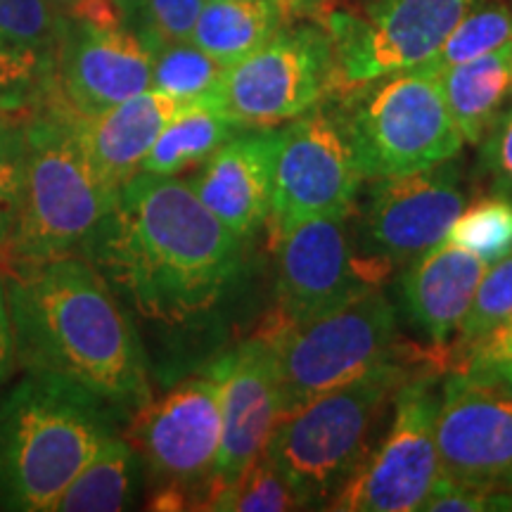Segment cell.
<instances>
[{
  "instance_id": "obj_26",
  "label": "cell",
  "mask_w": 512,
  "mask_h": 512,
  "mask_svg": "<svg viewBox=\"0 0 512 512\" xmlns=\"http://www.w3.org/2000/svg\"><path fill=\"white\" fill-rule=\"evenodd\" d=\"M226 67L192 41L164 43L150 50V88L183 105H204L214 98Z\"/></svg>"
},
{
  "instance_id": "obj_5",
  "label": "cell",
  "mask_w": 512,
  "mask_h": 512,
  "mask_svg": "<svg viewBox=\"0 0 512 512\" xmlns=\"http://www.w3.org/2000/svg\"><path fill=\"white\" fill-rule=\"evenodd\" d=\"M83 155L69 112L60 100L27 114V174L5 264H41L79 254L98 223L117 202Z\"/></svg>"
},
{
  "instance_id": "obj_31",
  "label": "cell",
  "mask_w": 512,
  "mask_h": 512,
  "mask_svg": "<svg viewBox=\"0 0 512 512\" xmlns=\"http://www.w3.org/2000/svg\"><path fill=\"white\" fill-rule=\"evenodd\" d=\"M216 512H285L299 510L290 486L266 456H261L238 482L211 498Z\"/></svg>"
},
{
  "instance_id": "obj_34",
  "label": "cell",
  "mask_w": 512,
  "mask_h": 512,
  "mask_svg": "<svg viewBox=\"0 0 512 512\" xmlns=\"http://www.w3.org/2000/svg\"><path fill=\"white\" fill-rule=\"evenodd\" d=\"M482 171L494 195L512 202V110L501 112L482 140Z\"/></svg>"
},
{
  "instance_id": "obj_6",
  "label": "cell",
  "mask_w": 512,
  "mask_h": 512,
  "mask_svg": "<svg viewBox=\"0 0 512 512\" xmlns=\"http://www.w3.org/2000/svg\"><path fill=\"white\" fill-rule=\"evenodd\" d=\"M323 102L363 181L430 169L463 147L441 76L425 64L337 88Z\"/></svg>"
},
{
  "instance_id": "obj_1",
  "label": "cell",
  "mask_w": 512,
  "mask_h": 512,
  "mask_svg": "<svg viewBox=\"0 0 512 512\" xmlns=\"http://www.w3.org/2000/svg\"><path fill=\"white\" fill-rule=\"evenodd\" d=\"M245 240L178 176L140 171L81 247V256L138 318L162 328L207 320L233 290Z\"/></svg>"
},
{
  "instance_id": "obj_12",
  "label": "cell",
  "mask_w": 512,
  "mask_h": 512,
  "mask_svg": "<svg viewBox=\"0 0 512 512\" xmlns=\"http://www.w3.org/2000/svg\"><path fill=\"white\" fill-rule=\"evenodd\" d=\"M465 207L463 166L456 157L413 174L370 181L354 226L358 256L384 280L392 268L408 266L446 240Z\"/></svg>"
},
{
  "instance_id": "obj_10",
  "label": "cell",
  "mask_w": 512,
  "mask_h": 512,
  "mask_svg": "<svg viewBox=\"0 0 512 512\" xmlns=\"http://www.w3.org/2000/svg\"><path fill=\"white\" fill-rule=\"evenodd\" d=\"M475 0H323L316 22L335 53V91L437 53Z\"/></svg>"
},
{
  "instance_id": "obj_21",
  "label": "cell",
  "mask_w": 512,
  "mask_h": 512,
  "mask_svg": "<svg viewBox=\"0 0 512 512\" xmlns=\"http://www.w3.org/2000/svg\"><path fill=\"white\" fill-rule=\"evenodd\" d=\"M486 268V261L448 238L408 264L401 283L408 318L437 351L451 347Z\"/></svg>"
},
{
  "instance_id": "obj_25",
  "label": "cell",
  "mask_w": 512,
  "mask_h": 512,
  "mask_svg": "<svg viewBox=\"0 0 512 512\" xmlns=\"http://www.w3.org/2000/svg\"><path fill=\"white\" fill-rule=\"evenodd\" d=\"M240 131L245 128L211 107L188 105L164 126L140 171L155 176H178L192 166H200Z\"/></svg>"
},
{
  "instance_id": "obj_27",
  "label": "cell",
  "mask_w": 512,
  "mask_h": 512,
  "mask_svg": "<svg viewBox=\"0 0 512 512\" xmlns=\"http://www.w3.org/2000/svg\"><path fill=\"white\" fill-rule=\"evenodd\" d=\"M512 41V10L503 0H475L458 19L451 34L427 57L425 67L444 72L448 67L470 62Z\"/></svg>"
},
{
  "instance_id": "obj_8",
  "label": "cell",
  "mask_w": 512,
  "mask_h": 512,
  "mask_svg": "<svg viewBox=\"0 0 512 512\" xmlns=\"http://www.w3.org/2000/svg\"><path fill=\"white\" fill-rule=\"evenodd\" d=\"M226 356L126 420L124 437L155 482L150 508L202 510L221 444V384Z\"/></svg>"
},
{
  "instance_id": "obj_20",
  "label": "cell",
  "mask_w": 512,
  "mask_h": 512,
  "mask_svg": "<svg viewBox=\"0 0 512 512\" xmlns=\"http://www.w3.org/2000/svg\"><path fill=\"white\" fill-rule=\"evenodd\" d=\"M183 107L188 105L147 88L93 117L67 112L74 136L95 174L119 190L140 174L157 136Z\"/></svg>"
},
{
  "instance_id": "obj_39",
  "label": "cell",
  "mask_w": 512,
  "mask_h": 512,
  "mask_svg": "<svg viewBox=\"0 0 512 512\" xmlns=\"http://www.w3.org/2000/svg\"><path fill=\"white\" fill-rule=\"evenodd\" d=\"M283 8L290 19H313L318 15L323 0H268Z\"/></svg>"
},
{
  "instance_id": "obj_36",
  "label": "cell",
  "mask_w": 512,
  "mask_h": 512,
  "mask_svg": "<svg viewBox=\"0 0 512 512\" xmlns=\"http://www.w3.org/2000/svg\"><path fill=\"white\" fill-rule=\"evenodd\" d=\"M19 373L15 354V335H12V318L8 302V278L0 266V389Z\"/></svg>"
},
{
  "instance_id": "obj_7",
  "label": "cell",
  "mask_w": 512,
  "mask_h": 512,
  "mask_svg": "<svg viewBox=\"0 0 512 512\" xmlns=\"http://www.w3.org/2000/svg\"><path fill=\"white\" fill-rule=\"evenodd\" d=\"M261 335L273 349L280 418L389 358L411 354L401 351L396 311L380 287L304 323Z\"/></svg>"
},
{
  "instance_id": "obj_17",
  "label": "cell",
  "mask_w": 512,
  "mask_h": 512,
  "mask_svg": "<svg viewBox=\"0 0 512 512\" xmlns=\"http://www.w3.org/2000/svg\"><path fill=\"white\" fill-rule=\"evenodd\" d=\"M278 420L280 394L273 349L268 337L259 332L226 356L221 384V444L202 510L264 456Z\"/></svg>"
},
{
  "instance_id": "obj_24",
  "label": "cell",
  "mask_w": 512,
  "mask_h": 512,
  "mask_svg": "<svg viewBox=\"0 0 512 512\" xmlns=\"http://www.w3.org/2000/svg\"><path fill=\"white\" fill-rule=\"evenodd\" d=\"M140 472L143 465L138 453L124 434L112 432L76 472L55 501L53 512H117L133 508Z\"/></svg>"
},
{
  "instance_id": "obj_30",
  "label": "cell",
  "mask_w": 512,
  "mask_h": 512,
  "mask_svg": "<svg viewBox=\"0 0 512 512\" xmlns=\"http://www.w3.org/2000/svg\"><path fill=\"white\" fill-rule=\"evenodd\" d=\"M27 174V114L0 112V256L15 230Z\"/></svg>"
},
{
  "instance_id": "obj_9",
  "label": "cell",
  "mask_w": 512,
  "mask_h": 512,
  "mask_svg": "<svg viewBox=\"0 0 512 512\" xmlns=\"http://www.w3.org/2000/svg\"><path fill=\"white\" fill-rule=\"evenodd\" d=\"M335 91L332 41L316 19H292L266 46L226 67L207 107L240 128H271Z\"/></svg>"
},
{
  "instance_id": "obj_19",
  "label": "cell",
  "mask_w": 512,
  "mask_h": 512,
  "mask_svg": "<svg viewBox=\"0 0 512 512\" xmlns=\"http://www.w3.org/2000/svg\"><path fill=\"white\" fill-rule=\"evenodd\" d=\"M62 31L48 0H0V112L29 114L53 98Z\"/></svg>"
},
{
  "instance_id": "obj_14",
  "label": "cell",
  "mask_w": 512,
  "mask_h": 512,
  "mask_svg": "<svg viewBox=\"0 0 512 512\" xmlns=\"http://www.w3.org/2000/svg\"><path fill=\"white\" fill-rule=\"evenodd\" d=\"M382 280L358 256L351 216H313L278 235V313L268 330L304 323Z\"/></svg>"
},
{
  "instance_id": "obj_29",
  "label": "cell",
  "mask_w": 512,
  "mask_h": 512,
  "mask_svg": "<svg viewBox=\"0 0 512 512\" xmlns=\"http://www.w3.org/2000/svg\"><path fill=\"white\" fill-rule=\"evenodd\" d=\"M512 316V254L498 259L496 264L486 268V273L479 280L475 297H472L470 309L465 318L460 320L456 339L446 349V356L451 361L477 342L479 337L494 330L498 323Z\"/></svg>"
},
{
  "instance_id": "obj_41",
  "label": "cell",
  "mask_w": 512,
  "mask_h": 512,
  "mask_svg": "<svg viewBox=\"0 0 512 512\" xmlns=\"http://www.w3.org/2000/svg\"><path fill=\"white\" fill-rule=\"evenodd\" d=\"M510 88H512V86H510Z\"/></svg>"
},
{
  "instance_id": "obj_38",
  "label": "cell",
  "mask_w": 512,
  "mask_h": 512,
  "mask_svg": "<svg viewBox=\"0 0 512 512\" xmlns=\"http://www.w3.org/2000/svg\"><path fill=\"white\" fill-rule=\"evenodd\" d=\"M465 375L472 377V380L486 384V387L496 389L498 394L508 396V399L512 401V363H503V366L484 368V370H477V373H465Z\"/></svg>"
},
{
  "instance_id": "obj_2",
  "label": "cell",
  "mask_w": 512,
  "mask_h": 512,
  "mask_svg": "<svg viewBox=\"0 0 512 512\" xmlns=\"http://www.w3.org/2000/svg\"><path fill=\"white\" fill-rule=\"evenodd\" d=\"M3 268L22 373L60 377L119 420L152 399L147 356L128 309L81 254Z\"/></svg>"
},
{
  "instance_id": "obj_33",
  "label": "cell",
  "mask_w": 512,
  "mask_h": 512,
  "mask_svg": "<svg viewBox=\"0 0 512 512\" xmlns=\"http://www.w3.org/2000/svg\"><path fill=\"white\" fill-rule=\"evenodd\" d=\"M425 512H512V491H484L439 477L422 503Z\"/></svg>"
},
{
  "instance_id": "obj_13",
  "label": "cell",
  "mask_w": 512,
  "mask_h": 512,
  "mask_svg": "<svg viewBox=\"0 0 512 512\" xmlns=\"http://www.w3.org/2000/svg\"><path fill=\"white\" fill-rule=\"evenodd\" d=\"M363 178L323 102L278 126L271 221L283 235L313 216H354Z\"/></svg>"
},
{
  "instance_id": "obj_4",
  "label": "cell",
  "mask_w": 512,
  "mask_h": 512,
  "mask_svg": "<svg viewBox=\"0 0 512 512\" xmlns=\"http://www.w3.org/2000/svg\"><path fill=\"white\" fill-rule=\"evenodd\" d=\"M403 354L316 396L278 420L264 456L290 486L299 510H328L373 451L384 415L420 366Z\"/></svg>"
},
{
  "instance_id": "obj_40",
  "label": "cell",
  "mask_w": 512,
  "mask_h": 512,
  "mask_svg": "<svg viewBox=\"0 0 512 512\" xmlns=\"http://www.w3.org/2000/svg\"><path fill=\"white\" fill-rule=\"evenodd\" d=\"M110 3H112V8L119 12L121 22L128 24L131 22V17L136 15V10L140 8V3H143V0H110Z\"/></svg>"
},
{
  "instance_id": "obj_32",
  "label": "cell",
  "mask_w": 512,
  "mask_h": 512,
  "mask_svg": "<svg viewBox=\"0 0 512 512\" xmlns=\"http://www.w3.org/2000/svg\"><path fill=\"white\" fill-rule=\"evenodd\" d=\"M202 5L204 0H143L126 27L150 53L164 43L190 41Z\"/></svg>"
},
{
  "instance_id": "obj_16",
  "label": "cell",
  "mask_w": 512,
  "mask_h": 512,
  "mask_svg": "<svg viewBox=\"0 0 512 512\" xmlns=\"http://www.w3.org/2000/svg\"><path fill=\"white\" fill-rule=\"evenodd\" d=\"M150 88V53L124 22L64 19L55 98L93 117Z\"/></svg>"
},
{
  "instance_id": "obj_37",
  "label": "cell",
  "mask_w": 512,
  "mask_h": 512,
  "mask_svg": "<svg viewBox=\"0 0 512 512\" xmlns=\"http://www.w3.org/2000/svg\"><path fill=\"white\" fill-rule=\"evenodd\" d=\"M50 8L64 19H91V22H121L110 0H48Z\"/></svg>"
},
{
  "instance_id": "obj_23",
  "label": "cell",
  "mask_w": 512,
  "mask_h": 512,
  "mask_svg": "<svg viewBox=\"0 0 512 512\" xmlns=\"http://www.w3.org/2000/svg\"><path fill=\"white\" fill-rule=\"evenodd\" d=\"M292 22L268 0H204L190 41L223 67H233Z\"/></svg>"
},
{
  "instance_id": "obj_28",
  "label": "cell",
  "mask_w": 512,
  "mask_h": 512,
  "mask_svg": "<svg viewBox=\"0 0 512 512\" xmlns=\"http://www.w3.org/2000/svg\"><path fill=\"white\" fill-rule=\"evenodd\" d=\"M448 240L489 266L496 264L498 259L512 254V202L491 192L470 204L448 230Z\"/></svg>"
},
{
  "instance_id": "obj_3",
  "label": "cell",
  "mask_w": 512,
  "mask_h": 512,
  "mask_svg": "<svg viewBox=\"0 0 512 512\" xmlns=\"http://www.w3.org/2000/svg\"><path fill=\"white\" fill-rule=\"evenodd\" d=\"M119 418L60 377L22 373L0 389V510L53 505Z\"/></svg>"
},
{
  "instance_id": "obj_15",
  "label": "cell",
  "mask_w": 512,
  "mask_h": 512,
  "mask_svg": "<svg viewBox=\"0 0 512 512\" xmlns=\"http://www.w3.org/2000/svg\"><path fill=\"white\" fill-rule=\"evenodd\" d=\"M441 477L484 491H512V401L453 370L434 420Z\"/></svg>"
},
{
  "instance_id": "obj_22",
  "label": "cell",
  "mask_w": 512,
  "mask_h": 512,
  "mask_svg": "<svg viewBox=\"0 0 512 512\" xmlns=\"http://www.w3.org/2000/svg\"><path fill=\"white\" fill-rule=\"evenodd\" d=\"M441 76L446 110L463 143L479 145L501 114L512 86V41L475 60L448 67Z\"/></svg>"
},
{
  "instance_id": "obj_18",
  "label": "cell",
  "mask_w": 512,
  "mask_h": 512,
  "mask_svg": "<svg viewBox=\"0 0 512 512\" xmlns=\"http://www.w3.org/2000/svg\"><path fill=\"white\" fill-rule=\"evenodd\" d=\"M278 126L245 128L204 159L190 188L223 226L254 238L271 219Z\"/></svg>"
},
{
  "instance_id": "obj_35",
  "label": "cell",
  "mask_w": 512,
  "mask_h": 512,
  "mask_svg": "<svg viewBox=\"0 0 512 512\" xmlns=\"http://www.w3.org/2000/svg\"><path fill=\"white\" fill-rule=\"evenodd\" d=\"M503 363H512V316L472 342L463 354L453 358L451 366L460 373H477V370L503 366Z\"/></svg>"
},
{
  "instance_id": "obj_11",
  "label": "cell",
  "mask_w": 512,
  "mask_h": 512,
  "mask_svg": "<svg viewBox=\"0 0 512 512\" xmlns=\"http://www.w3.org/2000/svg\"><path fill=\"white\" fill-rule=\"evenodd\" d=\"M437 370L441 363H425L401 384L392 401L394 415L387 434L332 498L328 510L415 512L422 508L441 477L434 441L441 394Z\"/></svg>"
}]
</instances>
